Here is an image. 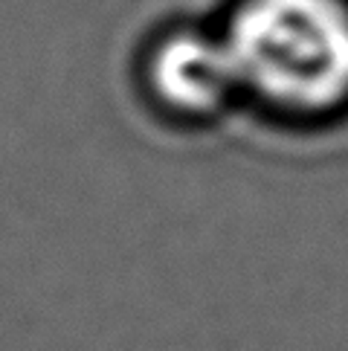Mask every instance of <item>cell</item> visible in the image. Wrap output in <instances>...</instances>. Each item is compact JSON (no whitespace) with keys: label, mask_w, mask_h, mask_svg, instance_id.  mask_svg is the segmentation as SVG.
I'll list each match as a JSON object with an SVG mask.
<instances>
[{"label":"cell","mask_w":348,"mask_h":351,"mask_svg":"<svg viewBox=\"0 0 348 351\" xmlns=\"http://www.w3.org/2000/svg\"><path fill=\"white\" fill-rule=\"evenodd\" d=\"M235 84L238 76L223 41L180 35L154 58V87L169 105L180 110H212Z\"/></svg>","instance_id":"obj_2"},{"label":"cell","mask_w":348,"mask_h":351,"mask_svg":"<svg viewBox=\"0 0 348 351\" xmlns=\"http://www.w3.org/2000/svg\"><path fill=\"white\" fill-rule=\"evenodd\" d=\"M227 53L238 84L290 110L348 99V9L340 0H244Z\"/></svg>","instance_id":"obj_1"}]
</instances>
